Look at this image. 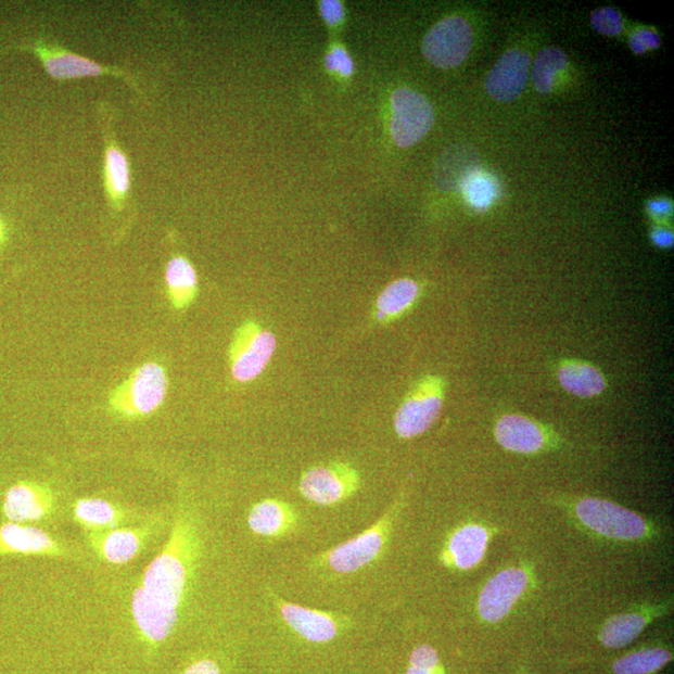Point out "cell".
I'll list each match as a JSON object with an SVG mask.
<instances>
[{
    "label": "cell",
    "mask_w": 674,
    "mask_h": 674,
    "mask_svg": "<svg viewBox=\"0 0 674 674\" xmlns=\"http://www.w3.org/2000/svg\"><path fill=\"white\" fill-rule=\"evenodd\" d=\"M653 615L639 612L615 614L606 621L599 640L607 648H622L628 646L639 636Z\"/></svg>",
    "instance_id": "cell-22"
},
{
    "label": "cell",
    "mask_w": 674,
    "mask_h": 674,
    "mask_svg": "<svg viewBox=\"0 0 674 674\" xmlns=\"http://www.w3.org/2000/svg\"><path fill=\"white\" fill-rule=\"evenodd\" d=\"M529 585V574L521 569H507L491 578L481 590L479 612L482 620L496 623L510 613Z\"/></svg>",
    "instance_id": "cell-12"
},
{
    "label": "cell",
    "mask_w": 674,
    "mask_h": 674,
    "mask_svg": "<svg viewBox=\"0 0 674 674\" xmlns=\"http://www.w3.org/2000/svg\"><path fill=\"white\" fill-rule=\"evenodd\" d=\"M590 23L598 33L605 36H618L623 29L621 14L611 7L598 8L590 14Z\"/></svg>",
    "instance_id": "cell-30"
},
{
    "label": "cell",
    "mask_w": 674,
    "mask_h": 674,
    "mask_svg": "<svg viewBox=\"0 0 674 674\" xmlns=\"http://www.w3.org/2000/svg\"><path fill=\"white\" fill-rule=\"evenodd\" d=\"M672 660V653L663 648L645 649L622 657L613 663L615 674H652Z\"/></svg>",
    "instance_id": "cell-27"
},
{
    "label": "cell",
    "mask_w": 674,
    "mask_h": 674,
    "mask_svg": "<svg viewBox=\"0 0 674 674\" xmlns=\"http://www.w3.org/2000/svg\"><path fill=\"white\" fill-rule=\"evenodd\" d=\"M568 66V55L560 48L549 47L541 50L536 58L532 81L538 93L548 94L552 90L556 74Z\"/></svg>",
    "instance_id": "cell-25"
},
{
    "label": "cell",
    "mask_w": 674,
    "mask_h": 674,
    "mask_svg": "<svg viewBox=\"0 0 674 674\" xmlns=\"http://www.w3.org/2000/svg\"><path fill=\"white\" fill-rule=\"evenodd\" d=\"M393 118L391 136L399 148L419 143L434 125V107L422 94L409 88H399L391 97Z\"/></svg>",
    "instance_id": "cell-8"
},
{
    "label": "cell",
    "mask_w": 674,
    "mask_h": 674,
    "mask_svg": "<svg viewBox=\"0 0 674 674\" xmlns=\"http://www.w3.org/2000/svg\"><path fill=\"white\" fill-rule=\"evenodd\" d=\"M199 549L195 521L180 513L162 552L148 565L131 599L132 619L148 645L156 647L164 643L177 624Z\"/></svg>",
    "instance_id": "cell-1"
},
{
    "label": "cell",
    "mask_w": 674,
    "mask_h": 674,
    "mask_svg": "<svg viewBox=\"0 0 674 674\" xmlns=\"http://www.w3.org/2000/svg\"><path fill=\"white\" fill-rule=\"evenodd\" d=\"M419 295V285L414 280L402 279L390 284L378 298V318L390 321L410 309Z\"/></svg>",
    "instance_id": "cell-24"
},
{
    "label": "cell",
    "mask_w": 674,
    "mask_h": 674,
    "mask_svg": "<svg viewBox=\"0 0 674 674\" xmlns=\"http://www.w3.org/2000/svg\"><path fill=\"white\" fill-rule=\"evenodd\" d=\"M472 47V29L461 16H448L437 23L423 39L424 58L438 68L449 69L463 63Z\"/></svg>",
    "instance_id": "cell-11"
},
{
    "label": "cell",
    "mask_w": 674,
    "mask_h": 674,
    "mask_svg": "<svg viewBox=\"0 0 674 674\" xmlns=\"http://www.w3.org/2000/svg\"><path fill=\"white\" fill-rule=\"evenodd\" d=\"M0 554L65 556L66 551L47 532L22 523H5L0 527Z\"/></svg>",
    "instance_id": "cell-15"
},
{
    "label": "cell",
    "mask_w": 674,
    "mask_h": 674,
    "mask_svg": "<svg viewBox=\"0 0 674 674\" xmlns=\"http://www.w3.org/2000/svg\"><path fill=\"white\" fill-rule=\"evenodd\" d=\"M394 518L391 510L360 535L330 549L323 555L325 563L338 573H353L370 564L384 549Z\"/></svg>",
    "instance_id": "cell-7"
},
{
    "label": "cell",
    "mask_w": 674,
    "mask_h": 674,
    "mask_svg": "<svg viewBox=\"0 0 674 674\" xmlns=\"http://www.w3.org/2000/svg\"><path fill=\"white\" fill-rule=\"evenodd\" d=\"M279 609L288 626L309 643L327 644L339 634V624L330 613L290 602H280Z\"/></svg>",
    "instance_id": "cell-16"
},
{
    "label": "cell",
    "mask_w": 674,
    "mask_h": 674,
    "mask_svg": "<svg viewBox=\"0 0 674 674\" xmlns=\"http://www.w3.org/2000/svg\"><path fill=\"white\" fill-rule=\"evenodd\" d=\"M630 47L634 52L638 55L646 53V48L643 44V41L639 40L637 35H634L630 39Z\"/></svg>",
    "instance_id": "cell-37"
},
{
    "label": "cell",
    "mask_w": 674,
    "mask_h": 674,
    "mask_svg": "<svg viewBox=\"0 0 674 674\" xmlns=\"http://www.w3.org/2000/svg\"><path fill=\"white\" fill-rule=\"evenodd\" d=\"M98 114L104 139L102 177L106 204L114 214H123L131 204V163L116 138L111 104L100 103Z\"/></svg>",
    "instance_id": "cell-3"
},
{
    "label": "cell",
    "mask_w": 674,
    "mask_h": 674,
    "mask_svg": "<svg viewBox=\"0 0 674 674\" xmlns=\"http://www.w3.org/2000/svg\"><path fill=\"white\" fill-rule=\"evenodd\" d=\"M530 62V55L519 49H511L499 58L485 81L489 97L503 103L518 99L526 87Z\"/></svg>",
    "instance_id": "cell-13"
},
{
    "label": "cell",
    "mask_w": 674,
    "mask_h": 674,
    "mask_svg": "<svg viewBox=\"0 0 674 674\" xmlns=\"http://www.w3.org/2000/svg\"><path fill=\"white\" fill-rule=\"evenodd\" d=\"M360 485L359 472L352 465L339 462L304 472L300 480V493L307 501L331 506L353 496Z\"/></svg>",
    "instance_id": "cell-9"
},
{
    "label": "cell",
    "mask_w": 674,
    "mask_h": 674,
    "mask_svg": "<svg viewBox=\"0 0 674 674\" xmlns=\"http://www.w3.org/2000/svg\"><path fill=\"white\" fill-rule=\"evenodd\" d=\"M487 545V531L479 524H468L449 538L443 560L457 569L471 570L484 559Z\"/></svg>",
    "instance_id": "cell-17"
},
{
    "label": "cell",
    "mask_w": 674,
    "mask_h": 674,
    "mask_svg": "<svg viewBox=\"0 0 674 674\" xmlns=\"http://www.w3.org/2000/svg\"><path fill=\"white\" fill-rule=\"evenodd\" d=\"M559 380L562 387L572 395L594 397L603 393L606 380L594 366L570 361L561 366Z\"/></svg>",
    "instance_id": "cell-23"
},
{
    "label": "cell",
    "mask_w": 674,
    "mask_h": 674,
    "mask_svg": "<svg viewBox=\"0 0 674 674\" xmlns=\"http://www.w3.org/2000/svg\"><path fill=\"white\" fill-rule=\"evenodd\" d=\"M320 11L325 22L330 25L339 24L345 15L343 4L336 2V0H323L320 3Z\"/></svg>",
    "instance_id": "cell-32"
},
{
    "label": "cell",
    "mask_w": 674,
    "mask_h": 674,
    "mask_svg": "<svg viewBox=\"0 0 674 674\" xmlns=\"http://www.w3.org/2000/svg\"><path fill=\"white\" fill-rule=\"evenodd\" d=\"M4 514L14 523L39 521L54 509V496L46 486L21 482L8 491Z\"/></svg>",
    "instance_id": "cell-14"
},
{
    "label": "cell",
    "mask_w": 674,
    "mask_h": 674,
    "mask_svg": "<svg viewBox=\"0 0 674 674\" xmlns=\"http://www.w3.org/2000/svg\"><path fill=\"white\" fill-rule=\"evenodd\" d=\"M23 52L31 53L43 66L44 71L55 81H69L86 78L114 77L127 82V85L140 97H144L139 81L127 71L116 66L104 65L89 60L72 50L46 39H36L21 46H16Z\"/></svg>",
    "instance_id": "cell-2"
},
{
    "label": "cell",
    "mask_w": 674,
    "mask_h": 674,
    "mask_svg": "<svg viewBox=\"0 0 674 674\" xmlns=\"http://www.w3.org/2000/svg\"><path fill=\"white\" fill-rule=\"evenodd\" d=\"M249 527L256 535L277 537L285 535L296 524L293 507L277 499L256 504L249 513Z\"/></svg>",
    "instance_id": "cell-19"
},
{
    "label": "cell",
    "mask_w": 674,
    "mask_h": 674,
    "mask_svg": "<svg viewBox=\"0 0 674 674\" xmlns=\"http://www.w3.org/2000/svg\"><path fill=\"white\" fill-rule=\"evenodd\" d=\"M7 239V225L2 218H0V247L3 246Z\"/></svg>",
    "instance_id": "cell-38"
},
{
    "label": "cell",
    "mask_w": 674,
    "mask_h": 674,
    "mask_svg": "<svg viewBox=\"0 0 674 674\" xmlns=\"http://www.w3.org/2000/svg\"><path fill=\"white\" fill-rule=\"evenodd\" d=\"M168 377L161 365L140 366L111 395V407L125 419H139L153 414L168 394Z\"/></svg>",
    "instance_id": "cell-4"
},
{
    "label": "cell",
    "mask_w": 674,
    "mask_h": 674,
    "mask_svg": "<svg viewBox=\"0 0 674 674\" xmlns=\"http://www.w3.org/2000/svg\"><path fill=\"white\" fill-rule=\"evenodd\" d=\"M672 209V202L667 199L651 200V202L648 203V211L652 216H656V218H664V216L671 215Z\"/></svg>",
    "instance_id": "cell-34"
},
{
    "label": "cell",
    "mask_w": 674,
    "mask_h": 674,
    "mask_svg": "<svg viewBox=\"0 0 674 674\" xmlns=\"http://www.w3.org/2000/svg\"><path fill=\"white\" fill-rule=\"evenodd\" d=\"M277 349V338L259 323L249 321L240 327L230 347L232 378L249 382L260 377Z\"/></svg>",
    "instance_id": "cell-6"
},
{
    "label": "cell",
    "mask_w": 674,
    "mask_h": 674,
    "mask_svg": "<svg viewBox=\"0 0 674 674\" xmlns=\"http://www.w3.org/2000/svg\"><path fill=\"white\" fill-rule=\"evenodd\" d=\"M443 382L436 378L424 379L395 415V431L402 438H412L427 432L443 409Z\"/></svg>",
    "instance_id": "cell-10"
},
{
    "label": "cell",
    "mask_w": 674,
    "mask_h": 674,
    "mask_svg": "<svg viewBox=\"0 0 674 674\" xmlns=\"http://www.w3.org/2000/svg\"><path fill=\"white\" fill-rule=\"evenodd\" d=\"M406 674H440V659L434 647L421 645L410 656Z\"/></svg>",
    "instance_id": "cell-29"
},
{
    "label": "cell",
    "mask_w": 674,
    "mask_h": 674,
    "mask_svg": "<svg viewBox=\"0 0 674 674\" xmlns=\"http://www.w3.org/2000/svg\"><path fill=\"white\" fill-rule=\"evenodd\" d=\"M180 674H221L219 665L212 660H202L190 664Z\"/></svg>",
    "instance_id": "cell-33"
},
{
    "label": "cell",
    "mask_w": 674,
    "mask_h": 674,
    "mask_svg": "<svg viewBox=\"0 0 674 674\" xmlns=\"http://www.w3.org/2000/svg\"><path fill=\"white\" fill-rule=\"evenodd\" d=\"M636 35L643 41L646 49H654L661 46L660 36L652 29H640Z\"/></svg>",
    "instance_id": "cell-35"
},
{
    "label": "cell",
    "mask_w": 674,
    "mask_h": 674,
    "mask_svg": "<svg viewBox=\"0 0 674 674\" xmlns=\"http://www.w3.org/2000/svg\"><path fill=\"white\" fill-rule=\"evenodd\" d=\"M498 444L518 454H535L545 445V434L538 424L520 415L504 416L496 424Z\"/></svg>",
    "instance_id": "cell-18"
},
{
    "label": "cell",
    "mask_w": 674,
    "mask_h": 674,
    "mask_svg": "<svg viewBox=\"0 0 674 674\" xmlns=\"http://www.w3.org/2000/svg\"><path fill=\"white\" fill-rule=\"evenodd\" d=\"M576 513L586 527L605 537L638 541L648 536V523L643 516L602 498L582 499Z\"/></svg>",
    "instance_id": "cell-5"
},
{
    "label": "cell",
    "mask_w": 674,
    "mask_h": 674,
    "mask_svg": "<svg viewBox=\"0 0 674 674\" xmlns=\"http://www.w3.org/2000/svg\"><path fill=\"white\" fill-rule=\"evenodd\" d=\"M325 63H327L329 71L339 72L344 77H349L354 73V62L344 48L335 47L332 49Z\"/></svg>",
    "instance_id": "cell-31"
},
{
    "label": "cell",
    "mask_w": 674,
    "mask_h": 674,
    "mask_svg": "<svg viewBox=\"0 0 674 674\" xmlns=\"http://www.w3.org/2000/svg\"><path fill=\"white\" fill-rule=\"evenodd\" d=\"M144 532L136 530H112L94 532L90 535L91 544L103 559L113 564H124L140 552Z\"/></svg>",
    "instance_id": "cell-20"
},
{
    "label": "cell",
    "mask_w": 674,
    "mask_h": 674,
    "mask_svg": "<svg viewBox=\"0 0 674 674\" xmlns=\"http://www.w3.org/2000/svg\"><path fill=\"white\" fill-rule=\"evenodd\" d=\"M166 290L175 309H186L198 293V274L185 256H174L165 269Z\"/></svg>",
    "instance_id": "cell-21"
},
{
    "label": "cell",
    "mask_w": 674,
    "mask_h": 674,
    "mask_svg": "<svg viewBox=\"0 0 674 674\" xmlns=\"http://www.w3.org/2000/svg\"><path fill=\"white\" fill-rule=\"evenodd\" d=\"M77 520L89 529H110L120 522V512L113 505L99 498L79 499L74 507Z\"/></svg>",
    "instance_id": "cell-26"
},
{
    "label": "cell",
    "mask_w": 674,
    "mask_h": 674,
    "mask_svg": "<svg viewBox=\"0 0 674 674\" xmlns=\"http://www.w3.org/2000/svg\"><path fill=\"white\" fill-rule=\"evenodd\" d=\"M463 194L473 209L484 212L496 198L495 181L485 173H473L465 180Z\"/></svg>",
    "instance_id": "cell-28"
},
{
    "label": "cell",
    "mask_w": 674,
    "mask_h": 674,
    "mask_svg": "<svg viewBox=\"0 0 674 674\" xmlns=\"http://www.w3.org/2000/svg\"><path fill=\"white\" fill-rule=\"evenodd\" d=\"M652 240L656 245H659L661 247H670L673 245V232L670 230L657 228L652 231Z\"/></svg>",
    "instance_id": "cell-36"
}]
</instances>
